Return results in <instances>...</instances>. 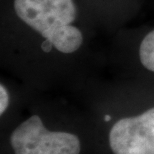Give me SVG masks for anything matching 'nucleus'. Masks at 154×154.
Returning a JSON list of instances; mask_svg holds the SVG:
<instances>
[{"label":"nucleus","instance_id":"obj_3","mask_svg":"<svg viewBox=\"0 0 154 154\" xmlns=\"http://www.w3.org/2000/svg\"><path fill=\"white\" fill-rule=\"evenodd\" d=\"M109 145L114 154H154V104L114 122Z\"/></svg>","mask_w":154,"mask_h":154},{"label":"nucleus","instance_id":"obj_2","mask_svg":"<svg viewBox=\"0 0 154 154\" xmlns=\"http://www.w3.org/2000/svg\"><path fill=\"white\" fill-rule=\"evenodd\" d=\"M10 143L14 154H79L81 150L75 134L48 130L37 113L14 129Z\"/></svg>","mask_w":154,"mask_h":154},{"label":"nucleus","instance_id":"obj_1","mask_svg":"<svg viewBox=\"0 0 154 154\" xmlns=\"http://www.w3.org/2000/svg\"><path fill=\"white\" fill-rule=\"evenodd\" d=\"M98 32L77 0H0L1 61L25 74L83 66Z\"/></svg>","mask_w":154,"mask_h":154},{"label":"nucleus","instance_id":"obj_4","mask_svg":"<svg viewBox=\"0 0 154 154\" xmlns=\"http://www.w3.org/2000/svg\"><path fill=\"white\" fill-rule=\"evenodd\" d=\"M98 31L113 35L140 14L147 0H77Z\"/></svg>","mask_w":154,"mask_h":154},{"label":"nucleus","instance_id":"obj_5","mask_svg":"<svg viewBox=\"0 0 154 154\" xmlns=\"http://www.w3.org/2000/svg\"><path fill=\"white\" fill-rule=\"evenodd\" d=\"M122 59L154 75V25L125 27L112 35L110 48Z\"/></svg>","mask_w":154,"mask_h":154},{"label":"nucleus","instance_id":"obj_6","mask_svg":"<svg viewBox=\"0 0 154 154\" xmlns=\"http://www.w3.org/2000/svg\"><path fill=\"white\" fill-rule=\"evenodd\" d=\"M11 93L4 83H0V115H3L11 105Z\"/></svg>","mask_w":154,"mask_h":154}]
</instances>
